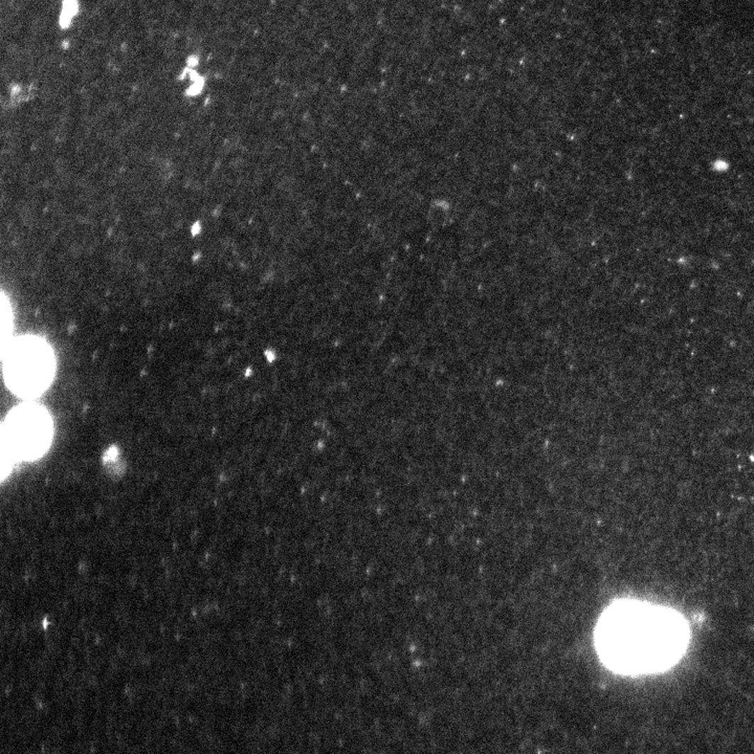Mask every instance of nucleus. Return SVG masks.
<instances>
[{"mask_svg": "<svg viewBox=\"0 0 754 754\" xmlns=\"http://www.w3.org/2000/svg\"><path fill=\"white\" fill-rule=\"evenodd\" d=\"M9 377L13 386L21 392L40 390L50 377V353L40 344H19L10 355Z\"/></svg>", "mask_w": 754, "mask_h": 754, "instance_id": "nucleus-2", "label": "nucleus"}, {"mask_svg": "<svg viewBox=\"0 0 754 754\" xmlns=\"http://www.w3.org/2000/svg\"><path fill=\"white\" fill-rule=\"evenodd\" d=\"M48 422L39 412L23 411L18 413L11 423V441L24 454L39 452L48 439Z\"/></svg>", "mask_w": 754, "mask_h": 754, "instance_id": "nucleus-3", "label": "nucleus"}, {"mask_svg": "<svg viewBox=\"0 0 754 754\" xmlns=\"http://www.w3.org/2000/svg\"><path fill=\"white\" fill-rule=\"evenodd\" d=\"M687 623L677 613L641 602L611 606L597 626L602 660L628 675L659 672L676 663L687 645Z\"/></svg>", "mask_w": 754, "mask_h": 754, "instance_id": "nucleus-1", "label": "nucleus"}]
</instances>
